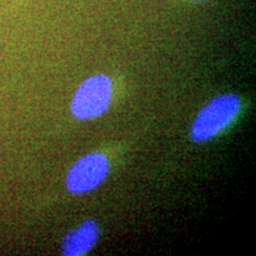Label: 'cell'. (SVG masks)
<instances>
[{
	"instance_id": "6da1fadb",
	"label": "cell",
	"mask_w": 256,
	"mask_h": 256,
	"mask_svg": "<svg viewBox=\"0 0 256 256\" xmlns=\"http://www.w3.org/2000/svg\"><path fill=\"white\" fill-rule=\"evenodd\" d=\"M241 110V100L235 94L216 96L200 110L191 126L194 142H203L215 138L235 120Z\"/></svg>"
},
{
	"instance_id": "7a4b0ae2",
	"label": "cell",
	"mask_w": 256,
	"mask_h": 256,
	"mask_svg": "<svg viewBox=\"0 0 256 256\" xmlns=\"http://www.w3.org/2000/svg\"><path fill=\"white\" fill-rule=\"evenodd\" d=\"M113 82L104 74L86 78L72 100V113L78 120H90L107 112L112 104Z\"/></svg>"
},
{
	"instance_id": "3957f363",
	"label": "cell",
	"mask_w": 256,
	"mask_h": 256,
	"mask_svg": "<svg viewBox=\"0 0 256 256\" xmlns=\"http://www.w3.org/2000/svg\"><path fill=\"white\" fill-rule=\"evenodd\" d=\"M110 172V162L102 153H89L80 158L70 168L66 184L69 192L82 194L102 184Z\"/></svg>"
},
{
	"instance_id": "277c9868",
	"label": "cell",
	"mask_w": 256,
	"mask_h": 256,
	"mask_svg": "<svg viewBox=\"0 0 256 256\" xmlns=\"http://www.w3.org/2000/svg\"><path fill=\"white\" fill-rule=\"evenodd\" d=\"M100 238V228L94 220H88L78 228L70 230L62 241V254L64 256H81L94 247Z\"/></svg>"
}]
</instances>
